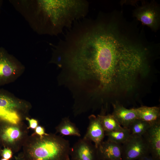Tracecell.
Segmentation results:
<instances>
[{
  "label": "cell",
  "mask_w": 160,
  "mask_h": 160,
  "mask_svg": "<svg viewBox=\"0 0 160 160\" xmlns=\"http://www.w3.org/2000/svg\"><path fill=\"white\" fill-rule=\"evenodd\" d=\"M114 20L84 24L72 38L67 64L76 85L95 102L132 91L149 68V51Z\"/></svg>",
  "instance_id": "1"
},
{
  "label": "cell",
  "mask_w": 160,
  "mask_h": 160,
  "mask_svg": "<svg viewBox=\"0 0 160 160\" xmlns=\"http://www.w3.org/2000/svg\"><path fill=\"white\" fill-rule=\"evenodd\" d=\"M44 33L57 35L85 16L87 2L81 0H42L38 1Z\"/></svg>",
  "instance_id": "2"
},
{
  "label": "cell",
  "mask_w": 160,
  "mask_h": 160,
  "mask_svg": "<svg viewBox=\"0 0 160 160\" xmlns=\"http://www.w3.org/2000/svg\"><path fill=\"white\" fill-rule=\"evenodd\" d=\"M21 153L23 160H70L68 140L54 134L28 137Z\"/></svg>",
  "instance_id": "3"
},
{
  "label": "cell",
  "mask_w": 160,
  "mask_h": 160,
  "mask_svg": "<svg viewBox=\"0 0 160 160\" xmlns=\"http://www.w3.org/2000/svg\"><path fill=\"white\" fill-rule=\"evenodd\" d=\"M31 107L28 101L17 98L6 90L0 89V118L11 123L18 124Z\"/></svg>",
  "instance_id": "4"
},
{
  "label": "cell",
  "mask_w": 160,
  "mask_h": 160,
  "mask_svg": "<svg viewBox=\"0 0 160 160\" xmlns=\"http://www.w3.org/2000/svg\"><path fill=\"white\" fill-rule=\"evenodd\" d=\"M20 123L13 124L0 118V145L14 153L23 147L28 137L26 127Z\"/></svg>",
  "instance_id": "5"
},
{
  "label": "cell",
  "mask_w": 160,
  "mask_h": 160,
  "mask_svg": "<svg viewBox=\"0 0 160 160\" xmlns=\"http://www.w3.org/2000/svg\"><path fill=\"white\" fill-rule=\"evenodd\" d=\"M24 66L3 48H0V87L14 82L23 73Z\"/></svg>",
  "instance_id": "6"
},
{
  "label": "cell",
  "mask_w": 160,
  "mask_h": 160,
  "mask_svg": "<svg viewBox=\"0 0 160 160\" xmlns=\"http://www.w3.org/2000/svg\"><path fill=\"white\" fill-rule=\"evenodd\" d=\"M122 160H138L150 156L147 144L143 136L130 135L122 144Z\"/></svg>",
  "instance_id": "7"
},
{
  "label": "cell",
  "mask_w": 160,
  "mask_h": 160,
  "mask_svg": "<svg viewBox=\"0 0 160 160\" xmlns=\"http://www.w3.org/2000/svg\"><path fill=\"white\" fill-rule=\"evenodd\" d=\"M133 15L143 25L156 31L160 25V10L154 2H145L134 10Z\"/></svg>",
  "instance_id": "8"
},
{
  "label": "cell",
  "mask_w": 160,
  "mask_h": 160,
  "mask_svg": "<svg viewBox=\"0 0 160 160\" xmlns=\"http://www.w3.org/2000/svg\"><path fill=\"white\" fill-rule=\"evenodd\" d=\"M71 160H99L97 148L92 142L84 138L71 147Z\"/></svg>",
  "instance_id": "9"
},
{
  "label": "cell",
  "mask_w": 160,
  "mask_h": 160,
  "mask_svg": "<svg viewBox=\"0 0 160 160\" xmlns=\"http://www.w3.org/2000/svg\"><path fill=\"white\" fill-rule=\"evenodd\" d=\"M153 160H160V122L153 125L142 136Z\"/></svg>",
  "instance_id": "10"
},
{
  "label": "cell",
  "mask_w": 160,
  "mask_h": 160,
  "mask_svg": "<svg viewBox=\"0 0 160 160\" xmlns=\"http://www.w3.org/2000/svg\"><path fill=\"white\" fill-rule=\"evenodd\" d=\"M89 124L84 138L93 142L97 148L103 141L105 131L98 116L91 114L88 117Z\"/></svg>",
  "instance_id": "11"
},
{
  "label": "cell",
  "mask_w": 160,
  "mask_h": 160,
  "mask_svg": "<svg viewBox=\"0 0 160 160\" xmlns=\"http://www.w3.org/2000/svg\"><path fill=\"white\" fill-rule=\"evenodd\" d=\"M97 148L99 160H122V144L107 140L103 141Z\"/></svg>",
  "instance_id": "12"
},
{
  "label": "cell",
  "mask_w": 160,
  "mask_h": 160,
  "mask_svg": "<svg viewBox=\"0 0 160 160\" xmlns=\"http://www.w3.org/2000/svg\"><path fill=\"white\" fill-rule=\"evenodd\" d=\"M112 114L123 128H128L131 123L137 119L135 108L128 109L118 101L112 104Z\"/></svg>",
  "instance_id": "13"
},
{
  "label": "cell",
  "mask_w": 160,
  "mask_h": 160,
  "mask_svg": "<svg viewBox=\"0 0 160 160\" xmlns=\"http://www.w3.org/2000/svg\"><path fill=\"white\" fill-rule=\"evenodd\" d=\"M137 118L148 123L152 125L160 122L159 107H148L142 105L135 108Z\"/></svg>",
  "instance_id": "14"
},
{
  "label": "cell",
  "mask_w": 160,
  "mask_h": 160,
  "mask_svg": "<svg viewBox=\"0 0 160 160\" xmlns=\"http://www.w3.org/2000/svg\"><path fill=\"white\" fill-rule=\"evenodd\" d=\"M55 129L56 133L63 136H81L78 128L68 117L63 118Z\"/></svg>",
  "instance_id": "15"
},
{
  "label": "cell",
  "mask_w": 160,
  "mask_h": 160,
  "mask_svg": "<svg viewBox=\"0 0 160 160\" xmlns=\"http://www.w3.org/2000/svg\"><path fill=\"white\" fill-rule=\"evenodd\" d=\"M105 132H110L120 130L124 128L118 123L112 114L97 115Z\"/></svg>",
  "instance_id": "16"
},
{
  "label": "cell",
  "mask_w": 160,
  "mask_h": 160,
  "mask_svg": "<svg viewBox=\"0 0 160 160\" xmlns=\"http://www.w3.org/2000/svg\"><path fill=\"white\" fill-rule=\"evenodd\" d=\"M130 135L128 129L126 128L119 130L105 132V135L108 137V140L120 144L124 143Z\"/></svg>",
  "instance_id": "17"
},
{
  "label": "cell",
  "mask_w": 160,
  "mask_h": 160,
  "mask_svg": "<svg viewBox=\"0 0 160 160\" xmlns=\"http://www.w3.org/2000/svg\"><path fill=\"white\" fill-rule=\"evenodd\" d=\"M152 125L149 123L137 119L131 123L128 129L131 135L142 136Z\"/></svg>",
  "instance_id": "18"
},
{
  "label": "cell",
  "mask_w": 160,
  "mask_h": 160,
  "mask_svg": "<svg viewBox=\"0 0 160 160\" xmlns=\"http://www.w3.org/2000/svg\"><path fill=\"white\" fill-rule=\"evenodd\" d=\"M13 152L11 150L7 148L4 147L0 152L2 158L9 160L13 155Z\"/></svg>",
  "instance_id": "19"
},
{
  "label": "cell",
  "mask_w": 160,
  "mask_h": 160,
  "mask_svg": "<svg viewBox=\"0 0 160 160\" xmlns=\"http://www.w3.org/2000/svg\"><path fill=\"white\" fill-rule=\"evenodd\" d=\"M25 119L29 122V128L34 129L37 127L38 122L36 120L33 119H30L27 117H26Z\"/></svg>",
  "instance_id": "20"
},
{
  "label": "cell",
  "mask_w": 160,
  "mask_h": 160,
  "mask_svg": "<svg viewBox=\"0 0 160 160\" xmlns=\"http://www.w3.org/2000/svg\"><path fill=\"white\" fill-rule=\"evenodd\" d=\"M35 130L36 134L40 137L47 134L45 133L44 128L41 126H37Z\"/></svg>",
  "instance_id": "21"
},
{
  "label": "cell",
  "mask_w": 160,
  "mask_h": 160,
  "mask_svg": "<svg viewBox=\"0 0 160 160\" xmlns=\"http://www.w3.org/2000/svg\"><path fill=\"white\" fill-rule=\"evenodd\" d=\"M15 160H23L21 153L15 157Z\"/></svg>",
  "instance_id": "22"
},
{
  "label": "cell",
  "mask_w": 160,
  "mask_h": 160,
  "mask_svg": "<svg viewBox=\"0 0 160 160\" xmlns=\"http://www.w3.org/2000/svg\"><path fill=\"white\" fill-rule=\"evenodd\" d=\"M138 160H153L150 156L140 159Z\"/></svg>",
  "instance_id": "23"
},
{
  "label": "cell",
  "mask_w": 160,
  "mask_h": 160,
  "mask_svg": "<svg viewBox=\"0 0 160 160\" xmlns=\"http://www.w3.org/2000/svg\"><path fill=\"white\" fill-rule=\"evenodd\" d=\"M0 160H9L6 159H4V158H2L1 159H0Z\"/></svg>",
  "instance_id": "24"
},
{
  "label": "cell",
  "mask_w": 160,
  "mask_h": 160,
  "mask_svg": "<svg viewBox=\"0 0 160 160\" xmlns=\"http://www.w3.org/2000/svg\"><path fill=\"white\" fill-rule=\"evenodd\" d=\"M1 148H0V152L1 151Z\"/></svg>",
  "instance_id": "25"
},
{
  "label": "cell",
  "mask_w": 160,
  "mask_h": 160,
  "mask_svg": "<svg viewBox=\"0 0 160 160\" xmlns=\"http://www.w3.org/2000/svg\"><path fill=\"white\" fill-rule=\"evenodd\" d=\"M0 4H1V3H0Z\"/></svg>",
  "instance_id": "26"
}]
</instances>
